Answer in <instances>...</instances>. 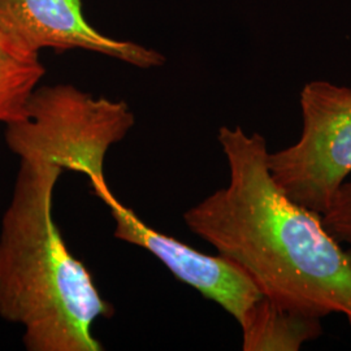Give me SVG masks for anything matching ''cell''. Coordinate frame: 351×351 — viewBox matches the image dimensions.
Returning <instances> with one entry per match:
<instances>
[{"mask_svg":"<svg viewBox=\"0 0 351 351\" xmlns=\"http://www.w3.org/2000/svg\"><path fill=\"white\" fill-rule=\"evenodd\" d=\"M217 141L229 182L184 213L190 232L237 264L265 298L319 319L343 315L351 326L350 254L319 213L277 184L262 134L221 126Z\"/></svg>","mask_w":351,"mask_h":351,"instance_id":"cell-1","label":"cell"},{"mask_svg":"<svg viewBox=\"0 0 351 351\" xmlns=\"http://www.w3.org/2000/svg\"><path fill=\"white\" fill-rule=\"evenodd\" d=\"M64 172L39 155L20 158L0 229V317L23 326L26 350L101 351L93 326L111 317L113 307L53 220V191Z\"/></svg>","mask_w":351,"mask_h":351,"instance_id":"cell-2","label":"cell"},{"mask_svg":"<svg viewBox=\"0 0 351 351\" xmlns=\"http://www.w3.org/2000/svg\"><path fill=\"white\" fill-rule=\"evenodd\" d=\"M125 101L94 98L72 85L36 88L26 116L7 125L5 143L19 158L39 155L64 171L88 176L91 188L106 184L104 160L134 126Z\"/></svg>","mask_w":351,"mask_h":351,"instance_id":"cell-3","label":"cell"},{"mask_svg":"<svg viewBox=\"0 0 351 351\" xmlns=\"http://www.w3.org/2000/svg\"><path fill=\"white\" fill-rule=\"evenodd\" d=\"M300 103L301 137L269 152L268 167L293 201L322 216L351 173V88L311 81Z\"/></svg>","mask_w":351,"mask_h":351,"instance_id":"cell-4","label":"cell"},{"mask_svg":"<svg viewBox=\"0 0 351 351\" xmlns=\"http://www.w3.org/2000/svg\"><path fill=\"white\" fill-rule=\"evenodd\" d=\"M93 190L112 215L116 239L149 251L177 280L219 304L239 324L263 297L245 271L226 256L204 254L150 228L113 195L107 184Z\"/></svg>","mask_w":351,"mask_h":351,"instance_id":"cell-5","label":"cell"},{"mask_svg":"<svg viewBox=\"0 0 351 351\" xmlns=\"http://www.w3.org/2000/svg\"><path fill=\"white\" fill-rule=\"evenodd\" d=\"M0 32L38 53L81 49L145 69L164 64L158 51L101 34L84 17L82 0H0Z\"/></svg>","mask_w":351,"mask_h":351,"instance_id":"cell-6","label":"cell"},{"mask_svg":"<svg viewBox=\"0 0 351 351\" xmlns=\"http://www.w3.org/2000/svg\"><path fill=\"white\" fill-rule=\"evenodd\" d=\"M322 319L285 308L262 297L239 323L242 350L298 351L322 336Z\"/></svg>","mask_w":351,"mask_h":351,"instance_id":"cell-7","label":"cell"},{"mask_svg":"<svg viewBox=\"0 0 351 351\" xmlns=\"http://www.w3.org/2000/svg\"><path fill=\"white\" fill-rule=\"evenodd\" d=\"M46 69L39 53L0 32V124L23 120Z\"/></svg>","mask_w":351,"mask_h":351,"instance_id":"cell-8","label":"cell"},{"mask_svg":"<svg viewBox=\"0 0 351 351\" xmlns=\"http://www.w3.org/2000/svg\"><path fill=\"white\" fill-rule=\"evenodd\" d=\"M322 220L335 239L349 246L348 252L351 255V180L337 189Z\"/></svg>","mask_w":351,"mask_h":351,"instance_id":"cell-9","label":"cell"}]
</instances>
